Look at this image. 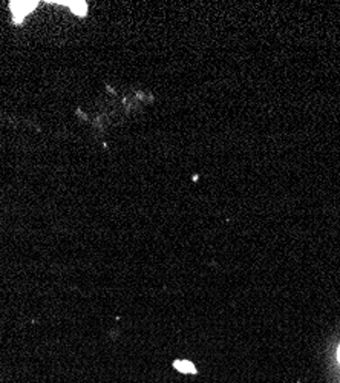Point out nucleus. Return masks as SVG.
Instances as JSON below:
<instances>
[{
	"label": "nucleus",
	"mask_w": 340,
	"mask_h": 383,
	"mask_svg": "<svg viewBox=\"0 0 340 383\" xmlns=\"http://www.w3.org/2000/svg\"><path fill=\"white\" fill-rule=\"evenodd\" d=\"M175 368L179 369L181 372H186V374L195 372V366L190 364V362H187V360H176V362H175Z\"/></svg>",
	"instance_id": "1"
},
{
	"label": "nucleus",
	"mask_w": 340,
	"mask_h": 383,
	"mask_svg": "<svg viewBox=\"0 0 340 383\" xmlns=\"http://www.w3.org/2000/svg\"><path fill=\"white\" fill-rule=\"evenodd\" d=\"M339 362H340V348H339Z\"/></svg>",
	"instance_id": "2"
}]
</instances>
